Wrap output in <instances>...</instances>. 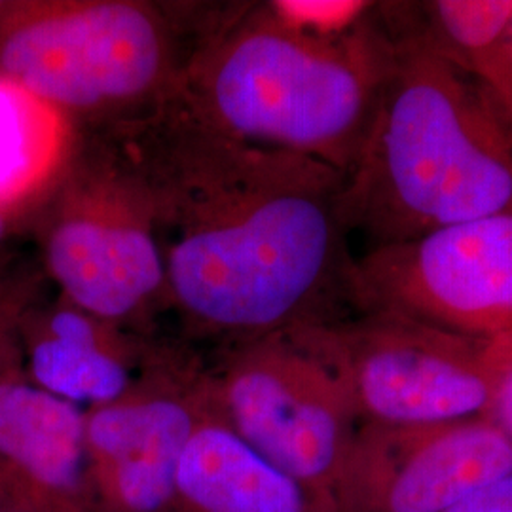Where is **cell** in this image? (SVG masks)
<instances>
[{
	"mask_svg": "<svg viewBox=\"0 0 512 512\" xmlns=\"http://www.w3.org/2000/svg\"><path fill=\"white\" fill-rule=\"evenodd\" d=\"M99 133L147 196L167 308L226 348L349 317L348 177L247 145L169 97Z\"/></svg>",
	"mask_w": 512,
	"mask_h": 512,
	"instance_id": "cell-1",
	"label": "cell"
},
{
	"mask_svg": "<svg viewBox=\"0 0 512 512\" xmlns=\"http://www.w3.org/2000/svg\"><path fill=\"white\" fill-rule=\"evenodd\" d=\"M393 59L349 171V232L372 247L512 213V120L486 88L380 4Z\"/></svg>",
	"mask_w": 512,
	"mask_h": 512,
	"instance_id": "cell-2",
	"label": "cell"
},
{
	"mask_svg": "<svg viewBox=\"0 0 512 512\" xmlns=\"http://www.w3.org/2000/svg\"><path fill=\"white\" fill-rule=\"evenodd\" d=\"M393 59L380 4L342 37L283 23L268 4L217 10L177 97L222 135L323 162L346 177L365 145Z\"/></svg>",
	"mask_w": 512,
	"mask_h": 512,
	"instance_id": "cell-3",
	"label": "cell"
},
{
	"mask_svg": "<svg viewBox=\"0 0 512 512\" xmlns=\"http://www.w3.org/2000/svg\"><path fill=\"white\" fill-rule=\"evenodd\" d=\"M215 14L148 0H6L0 76L78 131L107 128L177 93Z\"/></svg>",
	"mask_w": 512,
	"mask_h": 512,
	"instance_id": "cell-4",
	"label": "cell"
},
{
	"mask_svg": "<svg viewBox=\"0 0 512 512\" xmlns=\"http://www.w3.org/2000/svg\"><path fill=\"white\" fill-rule=\"evenodd\" d=\"M78 133L71 162L33 219L44 274L69 304L148 334L167 296L147 196L99 133Z\"/></svg>",
	"mask_w": 512,
	"mask_h": 512,
	"instance_id": "cell-5",
	"label": "cell"
},
{
	"mask_svg": "<svg viewBox=\"0 0 512 512\" xmlns=\"http://www.w3.org/2000/svg\"><path fill=\"white\" fill-rule=\"evenodd\" d=\"M207 372L211 412L279 471L334 499L361 420L327 323L230 346Z\"/></svg>",
	"mask_w": 512,
	"mask_h": 512,
	"instance_id": "cell-6",
	"label": "cell"
},
{
	"mask_svg": "<svg viewBox=\"0 0 512 512\" xmlns=\"http://www.w3.org/2000/svg\"><path fill=\"white\" fill-rule=\"evenodd\" d=\"M353 313L399 311L494 342L512 338V213L370 247L349 274Z\"/></svg>",
	"mask_w": 512,
	"mask_h": 512,
	"instance_id": "cell-7",
	"label": "cell"
},
{
	"mask_svg": "<svg viewBox=\"0 0 512 512\" xmlns=\"http://www.w3.org/2000/svg\"><path fill=\"white\" fill-rule=\"evenodd\" d=\"M361 423L467 420L488 403L486 342L399 311L327 323Z\"/></svg>",
	"mask_w": 512,
	"mask_h": 512,
	"instance_id": "cell-8",
	"label": "cell"
},
{
	"mask_svg": "<svg viewBox=\"0 0 512 512\" xmlns=\"http://www.w3.org/2000/svg\"><path fill=\"white\" fill-rule=\"evenodd\" d=\"M209 414V372L179 349L114 403L86 410L95 512H165L184 450Z\"/></svg>",
	"mask_w": 512,
	"mask_h": 512,
	"instance_id": "cell-9",
	"label": "cell"
},
{
	"mask_svg": "<svg viewBox=\"0 0 512 512\" xmlns=\"http://www.w3.org/2000/svg\"><path fill=\"white\" fill-rule=\"evenodd\" d=\"M512 471V442L484 416L361 423L334 484L338 512H446Z\"/></svg>",
	"mask_w": 512,
	"mask_h": 512,
	"instance_id": "cell-10",
	"label": "cell"
},
{
	"mask_svg": "<svg viewBox=\"0 0 512 512\" xmlns=\"http://www.w3.org/2000/svg\"><path fill=\"white\" fill-rule=\"evenodd\" d=\"M23 372L57 399L92 410L126 395L175 351L150 334L114 325L61 296L42 298L21 321Z\"/></svg>",
	"mask_w": 512,
	"mask_h": 512,
	"instance_id": "cell-11",
	"label": "cell"
},
{
	"mask_svg": "<svg viewBox=\"0 0 512 512\" xmlns=\"http://www.w3.org/2000/svg\"><path fill=\"white\" fill-rule=\"evenodd\" d=\"M0 492L44 512H95L86 412L33 384H0Z\"/></svg>",
	"mask_w": 512,
	"mask_h": 512,
	"instance_id": "cell-12",
	"label": "cell"
},
{
	"mask_svg": "<svg viewBox=\"0 0 512 512\" xmlns=\"http://www.w3.org/2000/svg\"><path fill=\"white\" fill-rule=\"evenodd\" d=\"M165 512H338L279 471L211 412L184 450Z\"/></svg>",
	"mask_w": 512,
	"mask_h": 512,
	"instance_id": "cell-13",
	"label": "cell"
},
{
	"mask_svg": "<svg viewBox=\"0 0 512 512\" xmlns=\"http://www.w3.org/2000/svg\"><path fill=\"white\" fill-rule=\"evenodd\" d=\"M73 122L0 76V207L33 224L78 145Z\"/></svg>",
	"mask_w": 512,
	"mask_h": 512,
	"instance_id": "cell-14",
	"label": "cell"
},
{
	"mask_svg": "<svg viewBox=\"0 0 512 512\" xmlns=\"http://www.w3.org/2000/svg\"><path fill=\"white\" fill-rule=\"evenodd\" d=\"M393 10L476 78L512 120V0L393 2Z\"/></svg>",
	"mask_w": 512,
	"mask_h": 512,
	"instance_id": "cell-15",
	"label": "cell"
},
{
	"mask_svg": "<svg viewBox=\"0 0 512 512\" xmlns=\"http://www.w3.org/2000/svg\"><path fill=\"white\" fill-rule=\"evenodd\" d=\"M40 275L33 270L0 272V384L23 374L21 321L40 296Z\"/></svg>",
	"mask_w": 512,
	"mask_h": 512,
	"instance_id": "cell-16",
	"label": "cell"
},
{
	"mask_svg": "<svg viewBox=\"0 0 512 512\" xmlns=\"http://www.w3.org/2000/svg\"><path fill=\"white\" fill-rule=\"evenodd\" d=\"M270 10L283 23L315 37H342L361 27L378 4L365 0H275Z\"/></svg>",
	"mask_w": 512,
	"mask_h": 512,
	"instance_id": "cell-17",
	"label": "cell"
},
{
	"mask_svg": "<svg viewBox=\"0 0 512 512\" xmlns=\"http://www.w3.org/2000/svg\"><path fill=\"white\" fill-rule=\"evenodd\" d=\"M488 403L484 418L512 442V338L486 342Z\"/></svg>",
	"mask_w": 512,
	"mask_h": 512,
	"instance_id": "cell-18",
	"label": "cell"
},
{
	"mask_svg": "<svg viewBox=\"0 0 512 512\" xmlns=\"http://www.w3.org/2000/svg\"><path fill=\"white\" fill-rule=\"evenodd\" d=\"M446 512H512V471L478 488Z\"/></svg>",
	"mask_w": 512,
	"mask_h": 512,
	"instance_id": "cell-19",
	"label": "cell"
},
{
	"mask_svg": "<svg viewBox=\"0 0 512 512\" xmlns=\"http://www.w3.org/2000/svg\"><path fill=\"white\" fill-rule=\"evenodd\" d=\"M27 220L21 219L16 213L0 207V268H8V258L2 255L4 251V243L10 239V236L18 230L21 224H25Z\"/></svg>",
	"mask_w": 512,
	"mask_h": 512,
	"instance_id": "cell-20",
	"label": "cell"
},
{
	"mask_svg": "<svg viewBox=\"0 0 512 512\" xmlns=\"http://www.w3.org/2000/svg\"><path fill=\"white\" fill-rule=\"evenodd\" d=\"M0 512H44L21 501L18 497H12V495L4 494L0 492Z\"/></svg>",
	"mask_w": 512,
	"mask_h": 512,
	"instance_id": "cell-21",
	"label": "cell"
},
{
	"mask_svg": "<svg viewBox=\"0 0 512 512\" xmlns=\"http://www.w3.org/2000/svg\"><path fill=\"white\" fill-rule=\"evenodd\" d=\"M4 4H6V0H0V10L4 8Z\"/></svg>",
	"mask_w": 512,
	"mask_h": 512,
	"instance_id": "cell-22",
	"label": "cell"
},
{
	"mask_svg": "<svg viewBox=\"0 0 512 512\" xmlns=\"http://www.w3.org/2000/svg\"><path fill=\"white\" fill-rule=\"evenodd\" d=\"M10 268V266H8ZM8 268H0V272H4V270H8Z\"/></svg>",
	"mask_w": 512,
	"mask_h": 512,
	"instance_id": "cell-23",
	"label": "cell"
}]
</instances>
